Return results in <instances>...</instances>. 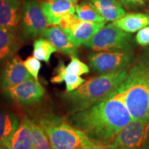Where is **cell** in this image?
Masks as SVG:
<instances>
[{"label":"cell","mask_w":149,"mask_h":149,"mask_svg":"<svg viewBox=\"0 0 149 149\" xmlns=\"http://www.w3.org/2000/svg\"><path fill=\"white\" fill-rule=\"evenodd\" d=\"M67 120L94 143L107 146L133 118L124 102L111 94L87 109L71 112Z\"/></svg>","instance_id":"6da1fadb"},{"label":"cell","mask_w":149,"mask_h":149,"mask_svg":"<svg viewBox=\"0 0 149 149\" xmlns=\"http://www.w3.org/2000/svg\"><path fill=\"white\" fill-rule=\"evenodd\" d=\"M112 94L124 102L133 120L148 118L149 109V48L142 51L127 77Z\"/></svg>","instance_id":"7a4b0ae2"},{"label":"cell","mask_w":149,"mask_h":149,"mask_svg":"<svg viewBox=\"0 0 149 149\" xmlns=\"http://www.w3.org/2000/svg\"><path fill=\"white\" fill-rule=\"evenodd\" d=\"M130 68L102 74L91 78L74 91L66 93L71 112L80 111L103 101L125 80Z\"/></svg>","instance_id":"3957f363"},{"label":"cell","mask_w":149,"mask_h":149,"mask_svg":"<svg viewBox=\"0 0 149 149\" xmlns=\"http://www.w3.org/2000/svg\"><path fill=\"white\" fill-rule=\"evenodd\" d=\"M37 124L48 136L52 149H86L96 144L64 117L45 114Z\"/></svg>","instance_id":"277c9868"},{"label":"cell","mask_w":149,"mask_h":149,"mask_svg":"<svg viewBox=\"0 0 149 149\" xmlns=\"http://www.w3.org/2000/svg\"><path fill=\"white\" fill-rule=\"evenodd\" d=\"M84 46L96 52L132 51L134 43L129 33L112 23L102 28Z\"/></svg>","instance_id":"5b68a950"},{"label":"cell","mask_w":149,"mask_h":149,"mask_svg":"<svg viewBox=\"0 0 149 149\" xmlns=\"http://www.w3.org/2000/svg\"><path fill=\"white\" fill-rule=\"evenodd\" d=\"M88 58L93 70L100 74L129 68L137 60L132 51L95 52Z\"/></svg>","instance_id":"8992f818"},{"label":"cell","mask_w":149,"mask_h":149,"mask_svg":"<svg viewBox=\"0 0 149 149\" xmlns=\"http://www.w3.org/2000/svg\"><path fill=\"white\" fill-rule=\"evenodd\" d=\"M148 134V118L132 120L107 147L109 149H143Z\"/></svg>","instance_id":"52a82bcc"},{"label":"cell","mask_w":149,"mask_h":149,"mask_svg":"<svg viewBox=\"0 0 149 149\" xmlns=\"http://www.w3.org/2000/svg\"><path fill=\"white\" fill-rule=\"evenodd\" d=\"M48 26L49 25L40 3L35 0L24 1L17 28L21 36L25 40H32L40 36L43 30Z\"/></svg>","instance_id":"ba28073f"},{"label":"cell","mask_w":149,"mask_h":149,"mask_svg":"<svg viewBox=\"0 0 149 149\" xmlns=\"http://www.w3.org/2000/svg\"><path fill=\"white\" fill-rule=\"evenodd\" d=\"M3 91L7 96L22 105L37 103L45 94L44 87L33 77Z\"/></svg>","instance_id":"9c48e42d"},{"label":"cell","mask_w":149,"mask_h":149,"mask_svg":"<svg viewBox=\"0 0 149 149\" xmlns=\"http://www.w3.org/2000/svg\"><path fill=\"white\" fill-rule=\"evenodd\" d=\"M32 75L29 73L24 61L17 55L13 56L6 62L2 71L0 74V88L1 90L15 86L23 82Z\"/></svg>","instance_id":"30bf717a"},{"label":"cell","mask_w":149,"mask_h":149,"mask_svg":"<svg viewBox=\"0 0 149 149\" xmlns=\"http://www.w3.org/2000/svg\"><path fill=\"white\" fill-rule=\"evenodd\" d=\"M78 0H44L41 8L49 26L59 25L61 19L68 13H75Z\"/></svg>","instance_id":"8fae6325"},{"label":"cell","mask_w":149,"mask_h":149,"mask_svg":"<svg viewBox=\"0 0 149 149\" xmlns=\"http://www.w3.org/2000/svg\"><path fill=\"white\" fill-rule=\"evenodd\" d=\"M106 23L81 20L72 29L64 31V33L72 44L78 48L90 41L105 26Z\"/></svg>","instance_id":"7c38bea8"},{"label":"cell","mask_w":149,"mask_h":149,"mask_svg":"<svg viewBox=\"0 0 149 149\" xmlns=\"http://www.w3.org/2000/svg\"><path fill=\"white\" fill-rule=\"evenodd\" d=\"M40 36L49 41L57 51L70 57H77V47L72 44L60 26L46 27L41 33Z\"/></svg>","instance_id":"4fadbf2b"},{"label":"cell","mask_w":149,"mask_h":149,"mask_svg":"<svg viewBox=\"0 0 149 149\" xmlns=\"http://www.w3.org/2000/svg\"><path fill=\"white\" fill-rule=\"evenodd\" d=\"M21 8L20 0H0V27L17 31Z\"/></svg>","instance_id":"5bb4252c"},{"label":"cell","mask_w":149,"mask_h":149,"mask_svg":"<svg viewBox=\"0 0 149 149\" xmlns=\"http://www.w3.org/2000/svg\"><path fill=\"white\" fill-rule=\"evenodd\" d=\"M19 48V40L17 31L0 27V64L13 57Z\"/></svg>","instance_id":"9a60e30c"},{"label":"cell","mask_w":149,"mask_h":149,"mask_svg":"<svg viewBox=\"0 0 149 149\" xmlns=\"http://www.w3.org/2000/svg\"><path fill=\"white\" fill-rule=\"evenodd\" d=\"M30 121L24 117L20 123L18 129L7 145V149H33L32 132Z\"/></svg>","instance_id":"2e32d148"},{"label":"cell","mask_w":149,"mask_h":149,"mask_svg":"<svg viewBox=\"0 0 149 149\" xmlns=\"http://www.w3.org/2000/svg\"><path fill=\"white\" fill-rule=\"evenodd\" d=\"M94 6L107 22H115L126 15L122 3L117 0H87Z\"/></svg>","instance_id":"e0dca14e"},{"label":"cell","mask_w":149,"mask_h":149,"mask_svg":"<svg viewBox=\"0 0 149 149\" xmlns=\"http://www.w3.org/2000/svg\"><path fill=\"white\" fill-rule=\"evenodd\" d=\"M113 24L125 32L135 33L149 25V15L129 13L113 22Z\"/></svg>","instance_id":"ac0fdd59"},{"label":"cell","mask_w":149,"mask_h":149,"mask_svg":"<svg viewBox=\"0 0 149 149\" xmlns=\"http://www.w3.org/2000/svg\"><path fill=\"white\" fill-rule=\"evenodd\" d=\"M19 124L16 115L9 112L0 111V143L6 148Z\"/></svg>","instance_id":"d6986e66"},{"label":"cell","mask_w":149,"mask_h":149,"mask_svg":"<svg viewBox=\"0 0 149 149\" xmlns=\"http://www.w3.org/2000/svg\"><path fill=\"white\" fill-rule=\"evenodd\" d=\"M75 12L78 17L83 21L99 23L107 22L94 6L88 1H83L76 6Z\"/></svg>","instance_id":"ffe728a7"},{"label":"cell","mask_w":149,"mask_h":149,"mask_svg":"<svg viewBox=\"0 0 149 149\" xmlns=\"http://www.w3.org/2000/svg\"><path fill=\"white\" fill-rule=\"evenodd\" d=\"M57 49L45 38H40L33 43V56L40 61L48 63L52 54Z\"/></svg>","instance_id":"44dd1931"},{"label":"cell","mask_w":149,"mask_h":149,"mask_svg":"<svg viewBox=\"0 0 149 149\" xmlns=\"http://www.w3.org/2000/svg\"><path fill=\"white\" fill-rule=\"evenodd\" d=\"M33 135V149H52L51 143L44 130L37 124L30 121Z\"/></svg>","instance_id":"7402d4cb"},{"label":"cell","mask_w":149,"mask_h":149,"mask_svg":"<svg viewBox=\"0 0 149 149\" xmlns=\"http://www.w3.org/2000/svg\"><path fill=\"white\" fill-rule=\"evenodd\" d=\"M71 61L66 66V72L68 74L81 76L90 72L89 67L81 61L77 57H72Z\"/></svg>","instance_id":"603a6c76"},{"label":"cell","mask_w":149,"mask_h":149,"mask_svg":"<svg viewBox=\"0 0 149 149\" xmlns=\"http://www.w3.org/2000/svg\"><path fill=\"white\" fill-rule=\"evenodd\" d=\"M24 64L29 73L32 75V77L35 80L38 81L39 72H40L41 67H42L40 60H39L34 56L33 57L31 56L24 61Z\"/></svg>","instance_id":"cb8c5ba5"},{"label":"cell","mask_w":149,"mask_h":149,"mask_svg":"<svg viewBox=\"0 0 149 149\" xmlns=\"http://www.w3.org/2000/svg\"><path fill=\"white\" fill-rule=\"evenodd\" d=\"M64 81L66 83V93H70L79 88L86 81L81 76L66 73Z\"/></svg>","instance_id":"d4e9b609"},{"label":"cell","mask_w":149,"mask_h":149,"mask_svg":"<svg viewBox=\"0 0 149 149\" xmlns=\"http://www.w3.org/2000/svg\"><path fill=\"white\" fill-rule=\"evenodd\" d=\"M81 20V19L78 17L77 15L74 13H68L61 19L59 25L64 31H68L72 29Z\"/></svg>","instance_id":"484cf974"},{"label":"cell","mask_w":149,"mask_h":149,"mask_svg":"<svg viewBox=\"0 0 149 149\" xmlns=\"http://www.w3.org/2000/svg\"><path fill=\"white\" fill-rule=\"evenodd\" d=\"M55 75L51 77V81L54 84H60L64 81L65 76L66 74V66L62 60L59 61L58 65L55 70Z\"/></svg>","instance_id":"4316f807"},{"label":"cell","mask_w":149,"mask_h":149,"mask_svg":"<svg viewBox=\"0 0 149 149\" xmlns=\"http://www.w3.org/2000/svg\"><path fill=\"white\" fill-rule=\"evenodd\" d=\"M135 40L141 46L149 45V25L139 30L136 35Z\"/></svg>","instance_id":"83f0119b"},{"label":"cell","mask_w":149,"mask_h":149,"mask_svg":"<svg viewBox=\"0 0 149 149\" xmlns=\"http://www.w3.org/2000/svg\"><path fill=\"white\" fill-rule=\"evenodd\" d=\"M125 6L130 8H137L144 7L146 4V0H120Z\"/></svg>","instance_id":"f1b7e54d"},{"label":"cell","mask_w":149,"mask_h":149,"mask_svg":"<svg viewBox=\"0 0 149 149\" xmlns=\"http://www.w3.org/2000/svg\"><path fill=\"white\" fill-rule=\"evenodd\" d=\"M86 149H109L107 146H104V145H100V144H95L93 146L89 147L88 148Z\"/></svg>","instance_id":"f546056e"},{"label":"cell","mask_w":149,"mask_h":149,"mask_svg":"<svg viewBox=\"0 0 149 149\" xmlns=\"http://www.w3.org/2000/svg\"><path fill=\"white\" fill-rule=\"evenodd\" d=\"M143 149H149V134L146 139V142H145L144 146H143Z\"/></svg>","instance_id":"4dcf8cb0"},{"label":"cell","mask_w":149,"mask_h":149,"mask_svg":"<svg viewBox=\"0 0 149 149\" xmlns=\"http://www.w3.org/2000/svg\"><path fill=\"white\" fill-rule=\"evenodd\" d=\"M147 117L149 119V109H148V115H147Z\"/></svg>","instance_id":"1f68e13d"},{"label":"cell","mask_w":149,"mask_h":149,"mask_svg":"<svg viewBox=\"0 0 149 149\" xmlns=\"http://www.w3.org/2000/svg\"><path fill=\"white\" fill-rule=\"evenodd\" d=\"M0 149H7V148H6V147H1V148H0Z\"/></svg>","instance_id":"d6a6232c"},{"label":"cell","mask_w":149,"mask_h":149,"mask_svg":"<svg viewBox=\"0 0 149 149\" xmlns=\"http://www.w3.org/2000/svg\"><path fill=\"white\" fill-rule=\"evenodd\" d=\"M1 147H5V146H3V145H2V144H1V143H0V148H1Z\"/></svg>","instance_id":"836d02e7"},{"label":"cell","mask_w":149,"mask_h":149,"mask_svg":"<svg viewBox=\"0 0 149 149\" xmlns=\"http://www.w3.org/2000/svg\"><path fill=\"white\" fill-rule=\"evenodd\" d=\"M148 1H149V0H148Z\"/></svg>","instance_id":"e575fe53"}]
</instances>
